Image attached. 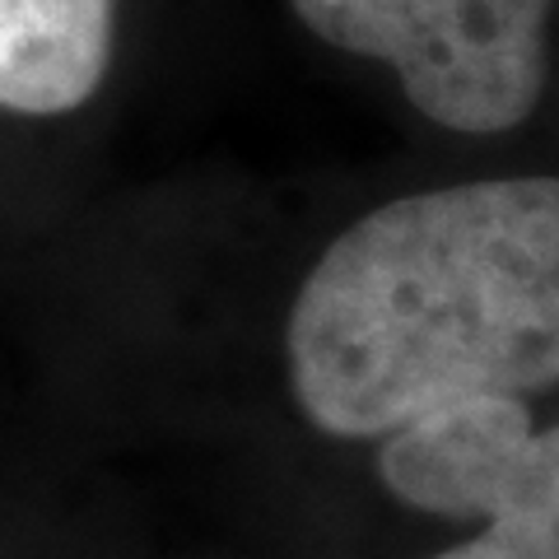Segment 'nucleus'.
Masks as SVG:
<instances>
[{
    "label": "nucleus",
    "mask_w": 559,
    "mask_h": 559,
    "mask_svg": "<svg viewBox=\"0 0 559 559\" xmlns=\"http://www.w3.org/2000/svg\"><path fill=\"white\" fill-rule=\"evenodd\" d=\"M117 0H0V108L75 112L112 61Z\"/></svg>",
    "instance_id": "obj_4"
},
{
    "label": "nucleus",
    "mask_w": 559,
    "mask_h": 559,
    "mask_svg": "<svg viewBox=\"0 0 559 559\" xmlns=\"http://www.w3.org/2000/svg\"><path fill=\"white\" fill-rule=\"evenodd\" d=\"M433 559H495L485 546H480V536L476 540H466V546H457V550H443V555H433Z\"/></svg>",
    "instance_id": "obj_5"
},
{
    "label": "nucleus",
    "mask_w": 559,
    "mask_h": 559,
    "mask_svg": "<svg viewBox=\"0 0 559 559\" xmlns=\"http://www.w3.org/2000/svg\"><path fill=\"white\" fill-rule=\"evenodd\" d=\"M322 43L388 61L429 121L499 135L546 84L550 0H289Z\"/></svg>",
    "instance_id": "obj_2"
},
{
    "label": "nucleus",
    "mask_w": 559,
    "mask_h": 559,
    "mask_svg": "<svg viewBox=\"0 0 559 559\" xmlns=\"http://www.w3.org/2000/svg\"><path fill=\"white\" fill-rule=\"evenodd\" d=\"M378 476L401 503L485 518L495 559H559V425L532 429L522 396L448 401L382 433Z\"/></svg>",
    "instance_id": "obj_3"
},
{
    "label": "nucleus",
    "mask_w": 559,
    "mask_h": 559,
    "mask_svg": "<svg viewBox=\"0 0 559 559\" xmlns=\"http://www.w3.org/2000/svg\"><path fill=\"white\" fill-rule=\"evenodd\" d=\"M289 378L341 439L555 388L559 178L419 191L349 224L289 312Z\"/></svg>",
    "instance_id": "obj_1"
}]
</instances>
